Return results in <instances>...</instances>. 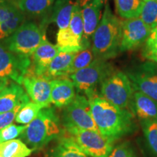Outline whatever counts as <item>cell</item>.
I'll list each match as a JSON object with an SVG mask.
<instances>
[{
	"mask_svg": "<svg viewBox=\"0 0 157 157\" xmlns=\"http://www.w3.org/2000/svg\"><path fill=\"white\" fill-rule=\"evenodd\" d=\"M88 101L99 132L108 140L114 143L135 130L134 115L130 111L116 106L99 94Z\"/></svg>",
	"mask_w": 157,
	"mask_h": 157,
	"instance_id": "6da1fadb",
	"label": "cell"
},
{
	"mask_svg": "<svg viewBox=\"0 0 157 157\" xmlns=\"http://www.w3.org/2000/svg\"><path fill=\"white\" fill-rule=\"evenodd\" d=\"M121 21L105 5L102 18L92 36V50L95 58L108 60L121 52Z\"/></svg>",
	"mask_w": 157,
	"mask_h": 157,
	"instance_id": "7a4b0ae2",
	"label": "cell"
},
{
	"mask_svg": "<svg viewBox=\"0 0 157 157\" xmlns=\"http://www.w3.org/2000/svg\"><path fill=\"white\" fill-rule=\"evenodd\" d=\"M63 133L59 118L53 108H44L37 117L25 126L20 137L33 151L42 149Z\"/></svg>",
	"mask_w": 157,
	"mask_h": 157,
	"instance_id": "3957f363",
	"label": "cell"
},
{
	"mask_svg": "<svg viewBox=\"0 0 157 157\" xmlns=\"http://www.w3.org/2000/svg\"><path fill=\"white\" fill-rule=\"evenodd\" d=\"M44 25L25 21L13 34L1 40L10 51L31 58L36 49L46 39Z\"/></svg>",
	"mask_w": 157,
	"mask_h": 157,
	"instance_id": "277c9868",
	"label": "cell"
},
{
	"mask_svg": "<svg viewBox=\"0 0 157 157\" xmlns=\"http://www.w3.org/2000/svg\"><path fill=\"white\" fill-rule=\"evenodd\" d=\"M111 63L103 59L95 58L87 67L71 74L69 77L79 93L88 98L98 95L97 88L113 71Z\"/></svg>",
	"mask_w": 157,
	"mask_h": 157,
	"instance_id": "5b68a950",
	"label": "cell"
},
{
	"mask_svg": "<svg viewBox=\"0 0 157 157\" xmlns=\"http://www.w3.org/2000/svg\"><path fill=\"white\" fill-rule=\"evenodd\" d=\"M134 89L128 76L113 71L101 84V95L109 103L121 109L129 108Z\"/></svg>",
	"mask_w": 157,
	"mask_h": 157,
	"instance_id": "8992f818",
	"label": "cell"
},
{
	"mask_svg": "<svg viewBox=\"0 0 157 157\" xmlns=\"http://www.w3.org/2000/svg\"><path fill=\"white\" fill-rule=\"evenodd\" d=\"M67 135L90 157H108L113 143L97 131L77 128L65 129Z\"/></svg>",
	"mask_w": 157,
	"mask_h": 157,
	"instance_id": "52a82bcc",
	"label": "cell"
},
{
	"mask_svg": "<svg viewBox=\"0 0 157 157\" xmlns=\"http://www.w3.org/2000/svg\"><path fill=\"white\" fill-rule=\"evenodd\" d=\"M62 124L65 129L77 128L99 132L94 121L87 97L76 95L74 101L64 108Z\"/></svg>",
	"mask_w": 157,
	"mask_h": 157,
	"instance_id": "ba28073f",
	"label": "cell"
},
{
	"mask_svg": "<svg viewBox=\"0 0 157 157\" xmlns=\"http://www.w3.org/2000/svg\"><path fill=\"white\" fill-rule=\"evenodd\" d=\"M31 63V58L11 52L0 40V78L21 85Z\"/></svg>",
	"mask_w": 157,
	"mask_h": 157,
	"instance_id": "9c48e42d",
	"label": "cell"
},
{
	"mask_svg": "<svg viewBox=\"0 0 157 157\" xmlns=\"http://www.w3.org/2000/svg\"><path fill=\"white\" fill-rule=\"evenodd\" d=\"M135 91L157 101V66L151 63L141 65L127 72Z\"/></svg>",
	"mask_w": 157,
	"mask_h": 157,
	"instance_id": "30bf717a",
	"label": "cell"
},
{
	"mask_svg": "<svg viewBox=\"0 0 157 157\" xmlns=\"http://www.w3.org/2000/svg\"><path fill=\"white\" fill-rule=\"evenodd\" d=\"M151 30L140 17L121 21V52L134 50L144 44Z\"/></svg>",
	"mask_w": 157,
	"mask_h": 157,
	"instance_id": "8fae6325",
	"label": "cell"
},
{
	"mask_svg": "<svg viewBox=\"0 0 157 157\" xmlns=\"http://www.w3.org/2000/svg\"><path fill=\"white\" fill-rule=\"evenodd\" d=\"M84 22L82 44L84 49L90 48V39L97 29L101 17L103 7L107 0H78Z\"/></svg>",
	"mask_w": 157,
	"mask_h": 157,
	"instance_id": "7c38bea8",
	"label": "cell"
},
{
	"mask_svg": "<svg viewBox=\"0 0 157 157\" xmlns=\"http://www.w3.org/2000/svg\"><path fill=\"white\" fill-rule=\"evenodd\" d=\"M51 80L27 71L23 80L25 91L31 101L43 108L50 106Z\"/></svg>",
	"mask_w": 157,
	"mask_h": 157,
	"instance_id": "4fadbf2b",
	"label": "cell"
},
{
	"mask_svg": "<svg viewBox=\"0 0 157 157\" xmlns=\"http://www.w3.org/2000/svg\"><path fill=\"white\" fill-rule=\"evenodd\" d=\"M25 21V15L12 0H0V22L3 39L13 34Z\"/></svg>",
	"mask_w": 157,
	"mask_h": 157,
	"instance_id": "5bb4252c",
	"label": "cell"
},
{
	"mask_svg": "<svg viewBox=\"0 0 157 157\" xmlns=\"http://www.w3.org/2000/svg\"><path fill=\"white\" fill-rule=\"evenodd\" d=\"M60 52L57 45L45 39L31 57V63L28 71L36 76H43L49 65Z\"/></svg>",
	"mask_w": 157,
	"mask_h": 157,
	"instance_id": "9a60e30c",
	"label": "cell"
},
{
	"mask_svg": "<svg viewBox=\"0 0 157 157\" xmlns=\"http://www.w3.org/2000/svg\"><path fill=\"white\" fill-rule=\"evenodd\" d=\"M51 103L58 108H65L76 97L75 86L68 78H58L50 81Z\"/></svg>",
	"mask_w": 157,
	"mask_h": 157,
	"instance_id": "2e32d148",
	"label": "cell"
},
{
	"mask_svg": "<svg viewBox=\"0 0 157 157\" xmlns=\"http://www.w3.org/2000/svg\"><path fill=\"white\" fill-rule=\"evenodd\" d=\"M29 95L21 84L9 83L0 92V113L8 112L29 101Z\"/></svg>",
	"mask_w": 157,
	"mask_h": 157,
	"instance_id": "e0dca14e",
	"label": "cell"
},
{
	"mask_svg": "<svg viewBox=\"0 0 157 157\" xmlns=\"http://www.w3.org/2000/svg\"><path fill=\"white\" fill-rule=\"evenodd\" d=\"M129 108L140 121H157V101L140 92H134Z\"/></svg>",
	"mask_w": 157,
	"mask_h": 157,
	"instance_id": "ac0fdd59",
	"label": "cell"
},
{
	"mask_svg": "<svg viewBox=\"0 0 157 157\" xmlns=\"http://www.w3.org/2000/svg\"><path fill=\"white\" fill-rule=\"evenodd\" d=\"M58 138L44 157H89L66 132Z\"/></svg>",
	"mask_w": 157,
	"mask_h": 157,
	"instance_id": "d6986e66",
	"label": "cell"
},
{
	"mask_svg": "<svg viewBox=\"0 0 157 157\" xmlns=\"http://www.w3.org/2000/svg\"><path fill=\"white\" fill-rule=\"evenodd\" d=\"M76 52L60 51L49 65L44 77L52 80L58 78H68V71Z\"/></svg>",
	"mask_w": 157,
	"mask_h": 157,
	"instance_id": "ffe728a7",
	"label": "cell"
},
{
	"mask_svg": "<svg viewBox=\"0 0 157 157\" xmlns=\"http://www.w3.org/2000/svg\"><path fill=\"white\" fill-rule=\"evenodd\" d=\"M74 4L73 0H56L51 10L52 13L48 23H55L59 29L68 28Z\"/></svg>",
	"mask_w": 157,
	"mask_h": 157,
	"instance_id": "44dd1931",
	"label": "cell"
},
{
	"mask_svg": "<svg viewBox=\"0 0 157 157\" xmlns=\"http://www.w3.org/2000/svg\"><path fill=\"white\" fill-rule=\"evenodd\" d=\"M25 16L40 17L52 10L56 0H12Z\"/></svg>",
	"mask_w": 157,
	"mask_h": 157,
	"instance_id": "7402d4cb",
	"label": "cell"
},
{
	"mask_svg": "<svg viewBox=\"0 0 157 157\" xmlns=\"http://www.w3.org/2000/svg\"><path fill=\"white\" fill-rule=\"evenodd\" d=\"M57 46L63 52H78L84 50L82 40L78 38L68 28L59 29L57 33Z\"/></svg>",
	"mask_w": 157,
	"mask_h": 157,
	"instance_id": "603a6c76",
	"label": "cell"
},
{
	"mask_svg": "<svg viewBox=\"0 0 157 157\" xmlns=\"http://www.w3.org/2000/svg\"><path fill=\"white\" fill-rule=\"evenodd\" d=\"M32 151V149L20 139L15 138L0 144L1 157H27Z\"/></svg>",
	"mask_w": 157,
	"mask_h": 157,
	"instance_id": "cb8c5ba5",
	"label": "cell"
},
{
	"mask_svg": "<svg viewBox=\"0 0 157 157\" xmlns=\"http://www.w3.org/2000/svg\"><path fill=\"white\" fill-rule=\"evenodd\" d=\"M143 3V0H115L118 14L125 19L140 16Z\"/></svg>",
	"mask_w": 157,
	"mask_h": 157,
	"instance_id": "d4e9b609",
	"label": "cell"
},
{
	"mask_svg": "<svg viewBox=\"0 0 157 157\" xmlns=\"http://www.w3.org/2000/svg\"><path fill=\"white\" fill-rule=\"evenodd\" d=\"M42 109L40 105L33 101H29L18 111L15 121L23 125H27L37 117Z\"/></svg>",
	"mask_w": 157,
	"mask_h": 157,
	"instance_id": "484cf974",
	"label": "cell"
},
{
	"mask_svg": "<svg viewBox=\"0 0 157 157\" xmlns=\"http://www.w3.org/2000/svg\"><path fill=\"white\" fill-rule=\"evenodd\" d=\"M94 59H95V57H94L91 48L78 51L74 56L71 66L68 71V76L71 74L75 73L77 71L87 67L93 61Z\"/></svg>",
	"mask_w": 157,
	"mask_h": 157,
	"instance_id": "4316f807",
	"label": "cell"
},
{
	"mask_svg": "<svg viewBox=\"0 0 157 157\" xmlns=\"http://www.w3.org/2000/svg\"><path fill=\"white\" fill-rule=\"evenodd\" d=\"M139 17L152 29L157 26V0H143Z\"/></svg>",
	"mask_w": 157,
	"mask_h": 157,
	"instance_id": "83f0119b",
	"label": "cell"
},
{
	"mask_svg": "<svg viewBox=\"0 0 157 157\" xmlns=\"http://www.w3.org/2000/svg\"><path fill=\"white\" fill-rule=\"evenodd\" d=\"M146 142L152 152L157 156V121H140Z\"/></svg>",
	"mask_w": 157,
	"mask_h": 157,
	"instance_id": "f1b7e54d",
	"label": "cell"
},
{
	"mask_svg": "<svg viewBox=\"0 0 157 157\" xmlns=\"http://www.w3.org/2000/svg\"><path fill=\"white\" fill-rule=\"evenodd\" d=\"M68 28L74 33V34H75L78 38L82 40L84 34V22L81 7H80L78 1L74 4L73 10H72L71 17Z\"/></svg>",
	"mask_w": 157,
	"mask_h": 157,
	"instance_id": "f546056e",
	"label": "cell"
},
{
	"mask_svg": "<svg viewBox=\"0 0 157 157\" xmlns=\"http://www.w3.org/2000/svg\"><path fill=\"white\" fill-rule=\"evenodd\" d=\"M142 55L147 60L157 63V26L152 29L145 42Z\"/></svg>",
	"mask_w": 157,
	"mask_h": 157,
	"instance_id": "4dcf8cb0",
	"label": "cell"
},
{
	"mask_svg": "<svg viewBox=\"0 0 157 157\" xmlns=\"http://www.w3.org/2000/svg\"><path fill=\"white\" fill-rule=\"evenodd\" d=\"M26 125L12 124L0 130V144L15 139L25 130Z\"/></svg>",
	"mask_w": 157,
	"mask_h": 157,
	"instance_id": "1f68e13d",
	"label": "cell"
},
{
	"mask_svg": "<svg viewBox=\"0 0 157 157\" xmlns=\"http://www.w3.org/2000/svg\"><path fill=\"white\" fill-rule=\"evenodd\" d=\"M108 157H137L134 148L128 142L121 143L113 146Z\"/></svg>",
	"mask_w": 157,
	"mask_h": 157,
	"instance_id": "d6a6232c",
	"label": "cell"
},
{
	"mask_svg": "<svg viewBox=\"0 0 157 157\" xmlns=\"http://www.w3.org/2000/svg\"><path fill=\"white\" fill-rule=\"evenodd\" d=\"M25 105H21L8 112L0 113V130L9 126L15 121L17 113Z\"/></svg>",
	"mask_w": 157,
	"mask_h": 157,
	"instance_id": "836d02e7",
	"label": "cell"
},
{
	"mask_svg": "<svg viewBox=\"0 0 157 157\" xmlns=\"http://www.w3.org/2000/svg\"><path fill=\"white\" fill-rule=\"evenodd\" d=\"M9 83V80L7 79V78H0V92H1Z\"/></svg>",
	"mask_w": 157,
	"mask_h": 157,
	"instance_id": "e575fe53",
	"label": "cell"
},
{
	"mask_svg": "<svg viewBox=\"0 0 157 157\" xmlns=\"http://www.w3.org/2000/svg\"><path fill=\"white\" fill-rule=\"evenodd\" d=\"M2 29H1V22H0V40H2Z\"/></svg>",
	"mask_w": 157,
	"mask_h": 157,
	"instance_id": "d590c367",
	"label": "cell"
},
{
	"mask_svg": "<svg viewBox=\"0 0 157 157\" xmlns=\"http://www.w3.org/2000/svg\"><path fill=\"white\" fill-rule=\"evenodd\" d=\"M0 157H1V156H0Z\"/></svg>",
	"mask_w": 157,
	"mask_h": 157,
	"instance_id": "8d00e7d4",
	"label": "cell"
}]
</instances>
